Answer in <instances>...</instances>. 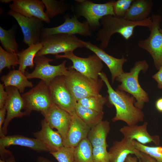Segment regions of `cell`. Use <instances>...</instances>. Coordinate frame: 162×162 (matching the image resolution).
Instances as JSON below:
<instances>
[{
  "label": "cell",
  "instance_id": "obj_12",
  "mask_svg": "<svg viewBox=\"0 0 162 162\" xmlns=\"http://www.w3.org/2000/svg\"><path fill=\"white\" fill-rule=\"evenodd\" d=\"M7 14L14 18L20 26L23 35V42L28 46L40 43L43 21L35 17H27L11 10Z\"/></svg>",
  "mask_w": 162,
  "mask_h": 162
},
{
  "label": "cell",
  "instance_id": "obj_15",
  "mask_svg": "<svg viewBox=\"0 0 162 162\" xmlns=\"http://www.w3.org/2000/svg\"><path fill=\"white\" fill-rule=\"evenodd\" d=\"M43 115L48 124L52 129L57 130L64 141L70 125L72 115L54 103Z\"/></svg>",
  "mask_w": 162,
  "mask_h": 162
},
{
  "label": "cell",
  "instance_id": "obj_39",
  "mask_svg": "<svg viewBox=\"0 0 162 162\" xmlns=\"http://www.w3.org/2000/svg\"><path fill=\"white\" fill-rule=\"evenodd\" d=\"M152 78L157 82L158 88L162 89V66L158 70V71L153 75Z\"/></svg>",
  "mask_w": 162,
  "mask_h": 162
},
{
  "label": "cell",
  "instance_id": "obj_14",
  "mask_svg": "<svg viewBox=\"0 0 162 162\" xmlns=\"http://www.w3.org/2000/svg\"><path fill=\"white\" fill-rule=\"evenodd\" d=\"M8 93V97L4 105L7 114L2 130L6 136L7 128L10 122L15 118H21L28 116L25 112V106L24 100L18 89L16 88L8 86L5 88Z\"/></svg>",
  "mask_w": 162,
  "mask_h": 162
},
{
  "label": "cell",
  "instance_id": "obj_23",
  "mask_svg": "<svg viewBox=\"0 0 162 162\" xmlns=\"http://www.w3.org/2000/svg\"><path fill=\"white\" fill-rule=\"evenodd\" d=\"M153 6L151 0H133L124 18L133 22L142 21L149 17Z\"/></svg>",
  "mask_w": 162,
  "mask_h": 162
},
{
  "label": "cell",
  "instance_id": "obj_6",
  "mask_svg": "<svg viewBox=\"0 0 162 162\" xmlns=\"http://www.w3.org/2000/svg\"><path fill=\"white\" fill-rule=\"evenodd\" d=\"M21 95L25 104V111L28 116L34 111L40 112L43 115L48 111L53 103L48 86L42 80Z\"/></svg>",
  "mask_w": 162,
  "mask_h": 162
},
{
  "label": "cell",
  "instance_id": "obj_19",
  "mask_svg": "<svg viewBox=\"0 0 162 162\" xmlns=\"http://www.w3.org/2000/svg\"><path fill=\"white\" fill-rule=\"evenodd\" d=\"M41 129L33 134L46 146L50 153L56 152L64 146L63 140L61 135L51 128L44 119L41 120Z\"/></svg>",
  "mask_w": 162,
  "mask_h": 162
},
{
  "label": "cell",
  "instance_id": "obj_7",
  "mask_svg": "<svg viewBox=\"0 0 162 162\" xmlns=\"http://www.w3.org/2000/svg\"><path fill=\"white\" fill-rule=\"evenodd\" d=\"M76 1L78 4L77 10L78 15L85 18L92 29L100 27V21L103 17L108 15L116 16L113 8L115 1L103 4L95 3L87 0Z\"/></svg>",
  "mask_w": 162,
  "mask_h": 162
},
{
  "label": "cell",
  "instance_id": "obj_34",
  "mask_svg": "<svg viewBox=\"0 0 162 162\" xmlns=\"http://www.w3.org/2000/svg\"><path fill=\"white\" fill-rule=\"evenodd\" d=\"M74 148L63 146L57 151L50 153L58 162H74Z\"/></svg>",
  "mask_w": 162,
  "mask_h": 162
},
{
  "label": "cell",
  "instance_id": "obj_5",
  "mask_svg": "<svg viewBox=\"0 0 162 162\" xmlns=\"http://www.w3.org/2000/svg\"><path fill=\"white\" fill-rule=\"evenodd\" d=\"M80 40L74 35L64 34L52 35L41 39L40 42L43 47L35 57L73 52L78 48L84 47Z\"/></svg>",
  "mask_w": 162,
  "mask_h": 162
},
{
  "label": "cell",
  "instance_id": "obj_30",
  "mask_svg": "<svg viewBox=\"0 0 162 162\" xmlns=\"http://www.w3.org/2000/svg\"><path fill=\"white\" fill-rule=\"evenodd\" d=\"M41 1L46 8L45 12L50 19L64 13L68 9V5L64 1H58L55 0Z\"/></svg>",
  "mask_w": 162,
  "mask_h": 162
},
{
  "label": "cell",
  "instance_id": "obj_41",
  "mask_svg": "<svg viewBox=\"0 0 162 162\" xmlns=\"http://www.w3.org/2000/svg\"><path fill=\"white\" fill-rule=\"evenodd\" d=\"M155 108L159 112L162 113V97L157 99L155 104Z\"/></svg>",
  "mask_w": 162,
  "mask_h": 162
},
{
  "label": "cell",
  "instance_id": "obj_16",
  "mask_svg": "<svg viewBox=\"0 0 162 162\" xmlns=\"http://www.w3.org/2000/svg\"><path fill=\"white\" fill-rule=\"evenodd\" d=\"M11 10L27 17H35L49 23L50 20L44 11L45 6L40 0H14L9 5Z\"/></svg>",
  "mask_w": 162,
  "mask_h": 162
},
{
  "label": "cell",
  "instance_id": "obj_46",
  "mask_svg": "<svg viewBox=\"0 0 162 162\" xmlns=\"http://www.w3.org/2000/svg\"><path fill=\"white\" fill-rule=\"evenodd\" d=\"M160 30L162 32V29L160 28Z\"/></svg>",
  "mask_w": 162,
  "mask_h": 162
},
{
  "label": "cell",
  "instance_id": "obj_35",
  "mask_svg": "<svg viewBox=\"0 0 162 162\" xmlns=\"http://www.w3.org/2000/svg\"><path fill=\"white\" fill-rule=\"evenodd\" d=\"M134 0H118L115 1L113 5L114 12L116 16L124 18Z\"/></svg>",
  "mask_w": 162,
  "mask_h": 162
},
{
  "label": "cell",
  "instance_id": "obj_13",
  "mask_svg": "<svg viewBox=\"0 0 162 162\" xmlns=\"http://www.w3.org/2000/svg\"><path fill=\"white\" fill-rule=\"evenodd\" d=\"M64 18V22L58 26L44 27L42 30L40 39L58 34H79L84 36H90L92 34V29L86 21L80 22L76 16L71 18L66 16Z\"/></svg>",
  "mask_w": 162,
  "mask_h": 162
},
{
  "label": "cell",
  "instance_id": "obj_40",
  "mask_svg": "<svg viewBox=\"0 0 162 162\" xmlns=\"http://www.w3.org/2000/svg\"><path fill=\"white\" fill-rule=\"evenodd\" d=\"M138 159H140L142 162H158L149 155L140 152Z\"/></svg>",
  "mask_w": 162,
  "mask_h": 162
},
{
  "label": "cell",
  "instance_id": "obj_31",
  "mask_svg": "<svg viewBox=\"0 0 162 162\" xmlns=\"http://www.w3.org/2000/svg\"><path fill=\"white\" fill-rule=\"evenodd\" d=\"M106 98L101 94L82 98L77 102L82 106L98 112H103Z\"/></svg>",
  "mask_w": 162,
  "mask_h": 162
},
{
  "label": "cell",
  "instance_id": "obj_9",
  "mask_svg": "<svg viewBox=\"0 0 162 162\" xmlns=\"http://www.w3.org/2000/svg\"><path fill=\"white\" fill-rule=\"evenodd\" d=\"M53 60L45 56L35 57L34 60V70L31 73L26 71L25 75L28 79H40L48 85L56 77L67 75L68 70L65 66L66 61L58 65H51L50 62Z\"/></svg>",
  "mask_w": 162,
  "mask_h": 162
},
{
  "label": "cell",
  "instance_id": "obj_20",
  "mask_svg": "<svg viewBox=\"0 0 162 162\" xmlns=\"http://www.w3.org/2000/svg\"><path fill=\"white\" fill-rule=\"evenodd\" d=\"M90 129L76 113L72 115L70 125L66 138L63 141L64 146L75 148L82 140L87 138Z\"/></svg>",
  "mask_w": 162,
  "mask_h": 162
},
{
  "label": "cell",
  "instance_id": "obj_38",
  "mask_svg": "<svg viewBox=\"0 0 162 162\" xmlns=\"http://www.w3.org/2000/svg\"><path fill=\"white\" fill-rule=\"evenodd\" d=\"M7 110L5 107L0 109V137H2L5 136L3 134L2 128L5 119Z\"/></svg>",
  "mask_w": 162,
  "mask_h": 162
},
{
  "label": "cell",
  "instance_id": "obj_45",
  "mask_svg": "<svg viewBox=\"0 0 162 162\" xmlns=\"http://www.w3.org/2000/svg\"><path fill=\"white\" fill-rule=\"evenodd\" d=\"M11 1H13V0H0V2L2 3H8Z\"/></svg>",
  "mask_w": 162,
  "mask_h": 162
},
{
  "label": "cell",
  "instance_id": "obj_22",
  "mask_svg": "<svg viewBox=\"0 0 162 162\" xmlns=\"http://www.w3.org/2000/svg\"><path fill=\"white\" fill-rule=\"evenodd\" d=\"M108 153L109 162H125L130 154H135L138 158L140 152L134 146L133 140L124 137L120 141L114 142Z\"/></svg>",
  "mask_w": 162,
  "mask_h": 162
},
{
  "label": "cell",
  "instance_id": "obj_26",
  "mask_svg": "<svg viewBox=\"0 0 162 162\" xmlns=\"http://www.w3.org/2000/svg\"><path fill=\"white\" fill-rule=\"evenodd\" d=\"M42 47L43 45L40 42L32 44L28 48L18 52L17 53L19 60L18 70L25 74L27 67L31 69L33 68L35 65L34 59Z\"/></svg>",
  "mask_w": 162,
  "mask_h": 162
},
{
  "label": "cell",
  "instance_id": "obj_11",
  "mask_svg": "<svg viewBox=\"0 0 162 162\" xmlns=\"http://www.w3.org/2000/svg\"><path fill=\"white\" fill-rule=\"evenodd\" d=\"M56 58H66L70 60L73 64L69 68L95 80L99 79V74L101 72L104 67L102 61L95 54L83 58L75 55L73 52H68L64 53V55H56Z\"/></svg>",
  "mask_w": 162,
  "mask_h": 162
},
{
  "label": "cell",
  "instance_id": "obj_44",
  "mask_svg": "<svg viewBox=\"0 0 162 162\" xmlns=\"http://www.w3.org/2000/svg\"><path fill=\"white\" fill-rule=\"evenodd\" d=\"M37 162H54L49 159L42 156H40L38 158Z\"/></svg>",
  "mask_w": 162,
  "mask_h": 162
},
{
  "label": "cell",
  "instance_id": "obj_1",
  "mask_svg": "<svg viewBox=\"0 0 162 162\" xmlns=\"http://www.w3.org/2000/svg\"><path fill=\"white\" fill-rule=\"evenodd\" d=\"M99 75L106 85L110 103L116 108V114L112 121L113 122L122 121L128 126L142 122L145 117L144 113L142 110L135 106L136 100L134 98L125 92L117 89L114 90L104 73L101 72Z\"/></svg>",
  "mask_w": 162,
  "mask_h": 162
},
{
  "label": "cell",
  "instance_id": "obj_8",
  "mask_svg": "<svg viewBox=\"0 0 162 162\" xmlns=\"http://www.w3.org/2000/svg\"><path fill=\"white\" fill-rule=\"evenodd\" d=\"M151 18L152 24L149 28V35L146 39L139 40L138 45L150 54L158 70L162 66V32L160 28L162 17L160 15L153 14Z\"/></svg>",
  "mask_w": 162,
  "mask_h": 162
},
{
  "label": "cell",
  "instance_id": "obj_25",
  "mask_svg": "<svg viewBox=\"0 0 162 162\" xmlns=\"http://www.w3.org/2000/svg\"><path fill=\"white\" fill-rule=\"evenodd\" d=\"M5 88L12 86L16 88L20 93H23L26 87L32 88L33 85L21 71L13 69L8 74L2 76L0 78Z\"/></svg>",
  "mask_w": 162,
  "mask_h": 162
},
{
  "label": "cell",
  "instance_id": "obj_29",
  "mask_svg": "<svg viewBox=\"0 0 162 162\" xmlns=\"http://www.w3.org/2000/svg\"><path fill=\"white\" fill-rule=\"evenodd\" d=\"M0 41L3 48L7 52L16 53L18 52L19 46L16 39L14 27L6 30L0 26Z\"/></svg>",
  "mask_w": 162,
  "mask_h": 162
},
{
  "label": "cell",
  "instance_id": "obj_17",
  "mask_svg": "<svg viewBox=\"0 0 162 162\" xmlns=\"http://www.w3.org/2000/svg\"><path fill=\"white\" fill-rule=\"evenodd\" d=\"M11 145H18L28 148L38 152H49L47 148L36 138L15 134L5 136L0 138V155L2 156L9 151L5 148Z\"/></svg>",
  "mask_w": 162,
  "mask_h": 162
},
{
  "label": "cell",
  "instance_id": "obj_28",
  "mask_svg": "<svg viewBox=\"0 0 162 162\" xmlns=\"http://www.w3.org/2000/svg\"><path fill=\"white\" fill-rule=\"evenodd\" d=\"M92 149L87 138L82 140L74 148V162H94Z\"/></svg>",
  "mask_w": 162,
  "mask_h": 162
},
{
  "label": "cell",
  "instance_id": "obj_18",
  "mask_svg": "<svg viewBox=\"0 0 162 162\" xmlns=\"http://www.w3.org/2000/svg\"><path fill=\"white\" fill-rule=\"evenodd\" d=\"M80 42L84 47L93 52L107 65L111 75L112 83H113L116 77L124 71L123 66L127 60L123 56L121 58H115L107 53L104 50L89 41L80 39Z\"/></svg>",
  "mask_w": 162,
  "mask_h": 162
},
{
  "label": "cell",
  "instance_id": "obj_2",
  "mask_svg": "<svg viewBox=\"0 0 162 162\" xmlns=\"http://www.w3.org/2000/svg\"><path fill=\"white\" fill-rule=\"evenodd\" d=\"M101 27L96 34V39L100 41L99 47L103 50L108 46L111 36L118 33L126 40L133 35L134 28L141 26L149 28L152 24L151 17L140 22H133L116 16L107 15L100 20Z\"/></svg>",
  "mask_w": 162,
  "mask_h": 162
},
{
  "label": "cell",
  "instance_id": "obj_3",
  "mask_svg": "<svg viewBox=\"0 0 162 162\" xmlns=\"http://www.w3.org/2000/svg\"><path fill=\"white\" fill-rule=\"evenodd\" d=\"M148 65L145 60L136 62L129 72H124L117 76L116 80L120 82L117 89L125 92L133 96L136 102L135 106L142 110L145 103L149 101L148 94L141 87L138 81L140 72L145 73Z\"/></svg>",
  "mask_w": 162,
  "mask_h": 162
},
{
  "label": "cell",
  "instance_id": "obj_42",
  "mask_svg": "<svg viewBox=\"0 0 162 162\" xmlns=\"http://www.w3.org/2000/svg\"><path fill=\"white\" fill-rule=\"evenodd\" d=\"M137 158L136 157H132L130 154L127 158L125 162H142L140 159L138 161Z\"/></svg>",
  "mask_w": 162,
  "mask_h": 162
},
{
  "label": "cell",
  "instance_id": "obj_24",
  "mask_svg": "<svg viewBox=\"0 0 162 162\" xmlns=\"http://www.w3.org/2000/svg\"><path fill=\"white\" fill-rule=\"evenodd\" d=\"M110 130V122L107 120H103L90 128L87 138L93 147L108 146L106 139Z\"/></svg>",
  "mask_w": 162,
  "mask_h": 162
},
{
  "label": "cell",
  "instance_id": "obj_36",
  "mask_svg": "<svg viewBox=\"0 0 162 162\" xmlns=\"http://www.w3.org/2000/svg\"><path fill=\"white\" fill-rule=\"evenodd\" d=\"M107 148L104 146L93 148L92 156L94 162H109L110 157Z\"/></svg>",
  "mask_w": 162,
  "mask_h": 162
},
{
  "label": "cell",
  "instance_id": "obj_21",
  "mask_svg": "<svg viewBox=\"0 0 162 162\" xmlns=\"http://www.w3.org/2000/svg\"><path fill=\"white\" fill-rule=\"evenodd\" d=\"M148 123L145 122L142 125L124 126L119 130L124 137L134 140L142 144L153 142L156 146L159 145L160 140L158 135L152 136L148 133L147 128Z\"/></svg>",
  "mask_w": 162,
  "mask_h": 162
},
{
  "label": "cell",
  "instance_id": "obj_4",
  "mask_svg": "<svg viewBox=\"0 0 162 162\" xmlns=\"http://www.w3.org/2000/svg\"><path fill=\"white\" fill-rule=\"evenodd\" d=\"M68 72L64 76L68 88L77 102L87 97L100 94L103 86L101 79L95 80L88 77L74 69L68 68Z\"/></svg>",
  "mask_w": 162,
  "mask_h": 162
},
{
  "label": "cell",
  "instance_id": "obj_10",
  "mask_svg": "<svg viewBox=\"0 0 162 162\" xmlns=\"http://www.w3.org/2000/svg\"><path fill=\"white\" fill-rule=\"evenodd\" d=\"M47 85L52 102L71 115L76 113L77 102L68 88L64 76L56 77Z\"/></svg>",
  "mask_w": 162,
  "mask_h": 162
},
{
  "label": "cell",
  "instance_id": "obj_43",
  "mask_svg": "<svg viewBox=\"0 0 162 162\" xmlns=\"http://www.w3.org/2000/svg\"><path fill=\"white\" fill-rule=\"evenodd\" d=\"M0 162H17L14 157L12 154L5 160H3L0 159Z\"/></svg>",
  "mask_w": 162,
  "mask_h": 162
},
{
  "label": "cell",
  "instance_id": "obj_27",
  "mask_svg": "<svg viewBox=\"0 0 162 162\" xmlns=\"http://www.w3.org/2000/svg\"><path fill=\"white\" fill-rule=\"evenodd\" d=\"M75 112L77 116L90 128L103 120L104 112H98L84 107L77 102Z\"/></svg>",
  "mask_w": 162,
  "mask_h": 162
},
{
  "label": "cell",
  "instance_id": "obj_37",
  "mask_svg": "<svg viewBox=\"0 0 162 162\" xmlns=\"http://www.w3.org/2000/svg\"><path fill=\"white\" fill-rule=\"evenodd\" d=\"M3 84L0 83V109L4 106L8 97V93Z\"/></svg>",
  "mask_w": 162,
  "mask_h": 162
},
{
  "label": "cell",
  "instance_id": "obj_33",
  "mask_svg": "<svg viewBox=\"0 0 162 162\" xmlns=\"http://www.w3.org/2000/svg\"><path fill=\"white\" fill-rule=\"evenodd\" d=\"M133 142L135 148L140 152L149 155L158 162H162V146H147L134 140H133Z\"/></svg>",
  "mask_w": 162,
  "mask_h": 162
},
{
  "label": "cell",
  "instance_id": "obj_32",
  "mask_svg": "<svg viewBox=\"0 0 162 162\" xmlns=\"http://www.w3.org/2000/svg\"><path fill=\"white\" fill-rule=\"evenodd\" d=\"M19 65V60L17 53L9 52L0 46V73L6 68L10 69L11 66Z\"/></svg>",
  "mask_w": 162,
  "mask_h": 162
}]
</instances>
